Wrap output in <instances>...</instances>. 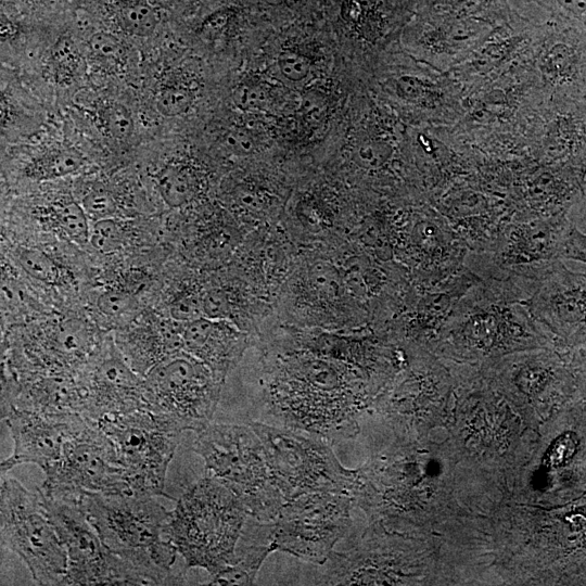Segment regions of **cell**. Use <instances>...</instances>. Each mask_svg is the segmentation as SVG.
Listing matches in <instances>:
<instances>
[{
  "instance_id": "cell-1",
  "label": "cell",
  "mask_w": 586,
  "mask_h": 586,
  "mask_svg": "<svg viewBox=\"0 0 586 586\" xmlns=\"http://www.w3.org/2000/svg\"><path fill=\"white\" fill-rule=\"evenodd\" d=\"M536 347L555 346L530 316L514 275L506 273L479 277L454 305L431 353L444 362L480 369Z\"/></svg>"
},
{
  "instance_id": "cell-2",
  "label": "cell",
  "mask_w": 586,
  "mask_h": 586,
  "mask_svg": "<svg viewBox=\"0 0 586 586\" xmlns=\"http://www.w3.org/2000/svg\"><path fill=\"white\" fill-rule=\"evenodd\" d=\"M446 366L455 380L445 425L448 435L461 460L489 475L505 492L508 472L534 441L537 430L487 384L480 369Z\"/></svg>"
},
{
  "instance_id": "cell-3",
  "label": "cell",
  "mask_w": 586,
  "mask_h": 586,
  "mask_svg": "<svg viewBox=\"0 0 586 586\" xmlns=\"http://www.w3.org/2000/svg\"><path fill=\"white\" fill-rule=\"evenodd\" d=\"M156 497L86 493L79 505L104 546L138 574L142 585L182 584L183 574L174 571L178 552L165 534L169 511Z\"/></svg>"
},
{
  "instance_id": "cell-4",
  "label": "cell",
  "mask_w": 586,
  "mask_h": 586,
  "mask_svg": "<svg viewBox=\"0 0 586 586\" xmlns=\"http://www.w3.org/2000/svg\"><path fill=\"white\" fill-rule=\"evenodd\" d=\"M249 511L242 500L218 480L206 476L189 486L177 500L165 534L191 568L217 575L235 561V548Z\"/></svg>"
},
{
  "instance_id": "cell-5",
  "label": "cell",
  "mask_w": 586,
  "mask_h": 586,
  "mask_svg": "<svg viewBox=\"0 0 586 586\" xmlns=\"http://www.w3.org/2000/svg\"><path fill=\"white\" fill-rule=\"evenodd\" d=\"M480 372L535 430L570 404L576 391L571 355L555 347L513 352Z\"/></svg>"
},
{
  "instance_id": "cell-6",
  "label": "cell",
  "mask_w": 586,
  "mask_h": 586,
  "mask_svg": "<svg viewBox=\"0 0 586 586\" xmlns=\"http://www.w3.org/2000/svg\"><path fill=\"white\" fill-rule=\"evenodd\" d=\"M198 434L193 450L203 458L208 476L234 493L249 514L258 519L276 514L282 495L275 484L263 443L253 428L209 423Z\"/></svg>"
},
{
  "instance_id": "cell-7",
  "label": "cell",
  "mask_w": 586,
  "mask_h": 586,
  "mask_svg": "<svg viewBox=\"0 0 586 586\" xmlns=\"http://www.w3.org/2000/svg\"><path fill=\"white\" fill-rule=\"evenodd\" d=\"M523 304L551 344L565 353H586V273L560 259L513 270Z\"/></svg>"
},
{
  "instance_id": "cell-8",
  "label": "cell",
  "mask_w": 586,
  "mask_h": 586,
  "mask_svg": "<svg viewBox=\"0 0 586 586\" xmlns=\"http://www.w3.org/2000/svg\"><path fill=\"white\" fill-rule=\"evenodd\" d=\"M0 525L2 547L16 553L39 585H61L67 552L50 522L38 491L1 473Z\"/></svg>"
},
{
  "instance_id": "cell-9",
  "label": "cell",
  "mask_w": 586,
  "mask_h": 586,
  "mask_svg": "<svg viewBox=\"0 0 586 586\" xmlns=\"http://www.w3.org/2000/svg\"><path fill=\"white\" fill-rule=\"evenodd\" d=\"M95 423L113 443L131 492L165 496L166 472L182 431L148 409L105 417Z\"/></svg>"
},
{
  "instance_id": "cell-10",
  "label": "cell",
  "mask_w": 586,
  "mask_h": 586,
  "mask_svg": "<svg viewBox=\"0 0 586 586\" xmlns=\"http://www.w3.org/2000/svg\"><path fill=\"white\" fill-rule=\"evenodd\" d=\"M148 409L173 421L182 432H201L215 411L220 380L184 351L160 361L143 377Z\"/></svg>"
},
{
  "instance_id": "cell-11",
  "label": "cell",
  "mask_w": 586,
  "mask_h": 586,
  "mask_svg": "<svg viewBox=\"0 0 586 586\" xmlns=\"http://www.w3.org/2000/svg\"><path fill=\"white\" fill-rule=\"evenodd\" d=\"M260 438L275 484L285 500L314 493H342L355 485L323 445L285 430L253 423Z\"/></svg>"
},
{
  "instance_id": "cell-12",
  "label": "cell",
  "mask_w": 586,
  "mask_h": 586,
  "mask_svg": "<svg viewBox=\"0 0 586 586\" xmlns=\"http://www.w3.org/2000/svg\"><path fill=\"white\" fill-rule=\"evenodd\" d=\"M455 380L446 365L421 349L402 382L381 403V413L399 438H419L446 425Z\"/></svg>"
},
{
  "instance_id": "cell-13",
  "label": "cell",
  "mask_w": 586,
  "mask_h": 586,
  "mask_svg": "<svg viewBox=\"0 0 586 586\" xmlns=\"http://www.w3.org/2000/svg\"><path fill=\"white\" fill-rule=\"evenodd\" d=\"M37 491L67 552V570L61 585H142L137 573L104 546L79 501Z\"/></svg>"
},
{
  "instance_id": "cell-14",
  "label": "cell",
  "mask_w": 586,
  "mask_h": 586,
  "mask_svg": "<svg viewBox=\"0 0 586 586\" xmlns=\"http://www.w3.org/2000/svg\"><path fill=\"white\" fill-rule=\"evenodd\" d=\"M43 473L46 479L38 489L50 497L79 501L86 493L131 492L113 443L89 420Z\"/></svg>"
},
{
  "instance_id": "cell-15",
  "label": "cell",
  "mask_w": 586,
  "mask_h": 586,
  "mask_svg": "<svg viewBox=\"0 0 586 586\" xmlns=\"http://www.w3.org/2000/svg\"><path fill=\"white\" fill-rule=\"evenodd\" d=\"M348 500L339 493L302 495L281 509L273 548L311 562H323L349 524Z\"/></svg>"
},
{
  "instance_id": "cell-16",
  "label": "cell",
  "mask_w": 586,
  "mask_h": 586,
  "mask_svg": "<svg viewBox=\"0 0 586 586\" xmlns=\"http://www.w3.org/2000/svg\"><path fill=\"white\" fill-rule=\"evenodd\" d=\"M571 226L566 215L510 220L487 251L470 252L464 265L477 277L486 278L561 259Z\"/></svg>"
},
{
  "instance_id": "cell-17",
  "label": "cell",
  "mask_w": 586,
  "mask_h": 586,
  "mask_svg": "<svg viewBox=\"0 0 586 586\" xmlns=\"http://www.w3.org/2000/svg\"><path fill=\"white\" fill-rule=\"evenodd\" d=\"M77 380L81 416L89 421L148 409L143 377L130 367L111 339L102 340Z\"/></svg>"
},
{
  "instance_id": "cell-18",
  "label": "cell",
  "mask_w": 586,
  "mask_h": 586,
  "mask_svg": "<svg viewBox=\"0 0 586 586\" xmlns=\"http://www.w3.org/2000/svg\"><path fill=\"white\" fill-rule=\"evenodd\" d=\"M297 368L282 394L281 405L302 426L322 431L349 417L356 395L336 369L324 361L308 360Z\"/></svg>"
},
{
  "instance_id": "cell-19",
  "label": "cell",
  "mask_w": 586,
  "mask_h": 586,
  "mask_svg": "<svg viewBox=\"0 0 586 586\" xmlns=\"http://www.w3.org/2000/svg\"><path fill=\"white\" fill-rule=\"evenodd\" d=\"M13 440V451L1 462V473L33 463L43 472L62 456L65 444L87 425L80 413H38L10 408L1 411Z\"/></svg>"
},
{
  "instance_id": "cell-20",
  "label": "cell",
  "mask_w": 586,
  "mask_h": 586,
  "mask_svg": "<svg viewBox=\"0 0 586 586\" xmlns=\"http://www.w3.org/2000/svg\"><path fill=\"white\" fill-rule=\"evenodd\" d=\"M182 351L204 362L221 380L238 359L242 342L229 327L201 317L179 322Z\"/></svg>"
},
{
  "instance_id": "cell-21",
  "label": "cell",
  "mask_w": 586,
  "mask_h": 586,
  "mask_svg": "<svg viewBox=\"0 0 586 586\" xmlns=\"http://www.w3.org/2000/svg\"><path fill=\"white\" fill-rule=\"evenodd\" d=\"M104 11L124 34L151 37L162 22L161 10L152 0H104Z\"/></svg>"
},
{
  "instance_id": "cell-22",
  "label": "cell",
  "mask_w": 586,
  "mask_h": 586,
  "mask_svg": "<svg viewBox=\"0 0 586 586\" xmlns=\"http://www.w3.org/2000/svg\"><path fill=\"white\" fill-rule=\"evenodd\" d=\"M40 218L48 230L65 241L79 246L88 244L90 219L80 203L75 200L66 198L52 203L42 211Z\"/></svg>"
},
{
  "instance_id": "cell-23",
  "label": "cell",
  "mask_w": 586,
  "mask_h": 586,
  "mask_svg": "<svg viewBox=\"0 0 586 586\" xmlns=\"http://www.w3.org/2000/svg\"><path fill=\"white\" fill-rule=\"evenodd\" d=\"M163 202L171 208L189 204L198 194L200 183L195 171L187 164L169 162L154 175Z\"/></svg>"
},
{
  "instance_id": "cell-24",
  "label": "cell",
  "mask_w": 586,
  "mask_h": 586,
  "mask_svg": "<svg viewBox=\"0 0 586 586\" xmlns=\"http://www.w3.org/2000/svg\"><path fill=\"white\" fill-rule=\"evenodd\" d=\"M85 166L86 158L79 151L60 146L33 158L26 167V175L37 181L54 180L76 175Z\"/></svg>"
},
{
  "instance_id": "cell-25",
  "label": "cell",
  "mask_w": 586,
  "mask_h": 586,
  "mask_svg": "<svg viewBox=\"0 0 586 586\" xmlns=\"http://www.w3.org/2000/svg\"><path fill=\"white\" fill-rule=\"evenodd\" d=\"M273 549L272 545L255 546L246 545L239 540L235 548V561L217 575L212 576L211 585H251L255 575L266 558Z\"/></svg>"
},
{
  "instance_id": "cell-26",
  "label": "cell",
  "mask_w": 586,
  "mask_h": 586,
  "mask_svg": "<svg viewBox=\"0 0 586 586\" xmlns=\"http://www.w3.org/2000/svg\"><path fill=\"white\" fill-rule=\"evenodd\" d=\"M21 268L35 280L55 285L62 280V271L48 254L40 250L21 246L15 252Z\"/></svg>"
},
{
  "instance_id": "cell-27",
  "label": "cell",
  "mask_w": 586,
  "mask_h": 586,
  "mask_svg": "<svg viewBox=\"0 0 586 586\" xmlns=\"http://www.w3.org/2000/svg\"><path fill=\"white\" fill-rule=\"evenodd\" d=\"M127 240L126 224L113 217L93 221L88 244L101 254H112L124 247Z\"/></svg>"
},
{
  "instance_id": "cell-28",
  "label": "cell",
  "mask_w": 586,
  "mask_h": 586,
  "mask_svg": "<svg viewBox=\"0 0 586 586\" xmlns=\"http://www.w3.org/2000/svg\"><path fill=\"white\" fill-rule=\"evenodd\" d=\"M339 15L344 23L364 31L379 29L382 23L379 0H341Z\"/></svg>"
},
{
  "instance_id": "cell-29",
  "label": "cell",
  "mask_w": 586,
  "mask_h": 586,
  "mask_svg": "<svg viewBox=\"0 0 586 586\" xmlns=\"http://www.w3.org/2000/svg\"><path fill=\"white\" fill-rule=\"evenodd\" d=\"M79 67V54L74 41L63 36L54 44L48 61V73L59 84H66L74 79Z\"/></svg>"
},
{
  "instance_id": "cell-30",
  "label": "cell",
  "mask_w": 586,
  "mask_h": 586,
  "mask_svg": "<svg viewBox=\"0 0 586 586\" xmlns=\"http://www.w3.org/2000/svg\"><path fill=\"white\" fill-rule=\"evenodd\" d=\"M88 49L90 56L106 67L120 64L126 55L124 42L105 30L95 31L89 37Z\"/></svg>"
},
{
  "instance_id": "cell-31",
  "label": "cell",
  "mask_w": 586,
  "mask_h": 586,
  "mask_svg": "<svg viewBox=\"0 0 586 586\" xmlns=\"http://www.w3.org/2000/svg\"><path fill=\"white\" fill-rule=\"evenodd\" d=\"M80 205L92 221L116 217L118 211L114 194L101 184L88 189L80 200Z\"/></svg>"
},
{
  "instance_id": "cell-32",
  "label": "cell",
  "mask_w": 586,
  "mask_h": 586,
  "mask_svg": "<svg viewBox=\"0 0 586 586\" xmlns=\"http://www.w3.org/2000/svg\"><path fill=\"white\" fill-rule=\"evenodd\" d=\"M192 91L180 84L164 86L156 98L157 111L167 117H174L186 113L193 103Z\"/></svg>"
},
{
  "instance_id": "cell-33",
  "label": "cell",
  "mask_w": 586,
  "mask_h": 586,
  "mask_svg": "<svg viewBox=\"0 0 586 586\" xmlns=\"http://www.w3.org/2000/svg\"><path fill=\"white\" fill-rule=\"evenodd\" d=\"M98 310L109 319H125L137 309L132 295L118 289H107L97 298Z\"/></svg>"
},
{
  "instance_id": "cell-34",
  "label": "cell",
  "mask_w": 586,
  "mask_h": 586,
  "mask_svg": "<svg viewBox=\"0 0 586 586\" xmlns=\"http://www.w3.org/2000/svg\"><path fill=\"white\" fill-rule=\"evenodd\" d=\"M102 126L113 138L125 140L133 132V118L130 111L123 104L113 102L103 107L100 114Z\"/></svg>"
},
{
  "instance_id": "cell-35",
  "label": "cell",
  "mask_w": 586,
  "mask_h": 586,
  "mask_svg": "<svg viewBox=\"0 0 586 586\" xmlns=\"http://www.w3.org/2000/svg\"><path fill=\"white\" fill-rule=\"evenodd\" d=\"M232 99L241 110L257 111L268 105L270 94L266 86L260 82L243 81L233 90Z\"/></svg>"
},
{
  "instance_id": "cell-36",
  "label": "cell",
  "mask_w": 586,
  "mask_h": 586,
  "mask_svg": "<svg viewBox=\"0 0 586 586\" xmlns=\"http://www.w3.org/2000/svg\"><path fill=\"white\" fill-rule=\"evenodd\" d=\"M392 149L380 141L367 140L360 142L353 151L354 163L364 169H378L391 157Z\"/></svg>"
},
{
  "instance_id": "cell-37",
  "label": "cell",
  "mask_w": 586,
  "mask_h": 586,
  "mask_svg": "<svg viewBox=\"0 0 586 586\" xmlns=\"http://www.w3.org/2000/svg\"><path fill=\"white\" fill-rule=\"evenodd\" d=\"M278 66L286 79L301 81L308 76L311 63L308 58L294 50H283L278 56Z\"/></svg>"
},
{
  "instance_id": "cell-38",
  "label": "cell",
  "mask_w": 586,
  "mask_h": 586,
  "mask_svg": "<svg viewBox=\"0 0 586 586\" xmlns=\"http://www.w3.org/2000/svg\"><path fill=\"white\" fill-rule=\"evenodd\" d=\"M310 278L318 291L327 296H335L340 289V277L336 269L328 263H317L311 267Z\"/></svg>"
},
{
  "instance_id": "cell-39",
  "label": "cell",
  "mask_w": 586,
  "mask_h": 586,
  "mask_svg": "<svg viewBox=\"0 0 586 586\" xmlns=\"http://www.w3.org/2000/svg\"><path fill=\"white\" fill-rule=\"evenodd\" d=\"M561 258L586 264V234L573 224L565 235Z\"/></svg>"
},
{
  "instance_id": "cell-40",
  "label": "cell",
  "mask_w": 586,
  "mask_h": 586,
  "mask_svg": "<svg viewBox=\"0 0 586 586\" xmlns=\"http://www.w3.org/2000/svg\"><path fill=\"white\" fill-rule=\"evenodd\" d=\"M225 148L237 155H247L255 148V141L252 135L241 128L228 131L222 140Z\"/></svg>"
},
{
  "instance_id": "cell-41",
  "label": "cell",
  "mask_w": 586,
  "mask_h": 586,
  "mask_svg": "<svg viewBox=\"0 0 586 586\" xmlns=\"http://www.w3.org/2000/svg\"><path fill=\"white\" fill-rule=\"evenodd\" d=\"M396 92L403 100L419 102L429 92L426 85L412 76H403L396 81Z\"/></svg>"
},
{
  "instance_id": "cell-42",
  "label": "cell",
  "mask_w": 586,
  "mask_h": 586,
  "mask_svg": "<svg viewBox=\"0 0 586 586\" xmlns=\"http://www.w3.org/2000/svg\"><path fill=\"white\" fill-rule=\"evenodd\" d=\"M202 307L207 318L221 319L228 313V301L221 291L212 290L202 297Z\"/></svg>"
},
{
  "instance_id": "cell-43",
  "label": "cell",
  "mask_w": 586,
  "mask_h": 586,
  "mask_svg": "<svg viewBox=\"0 0 586 586\" xmlns=\"http://www.w3.org/2000/svg\"><path fill=\"white\" fill-rule=\"evenodd\" d=\"M327 110L326 101L319 92L309 91L302 100V111L308 122L319 120Z\"/></svg>"
},
{
  "instance_id": "cell-44",
  "label": "cell",
  "mask_w": 586,
  "mask_h": 586,
  "mask_svg": "<svg viewBox=\"0 0 586 586\" xmlns=\"http://www.w3.org/2000/svg\"><path fill=\"white\" fill-rule=\"evenodd\" d=\"M12 7H15L21 10H26L29 12H40V11H51L59 10L73 0H5Z\"/></svg>"
},
{
  "instance_id": "cell-45",
  "label": "cell",
  "mask_w": 586,
  "mask_h": 586,
  "mask_svg": "<svg viewBox=\"0 0 586 586\" xmlns=\"http://www.w3.org/2000/svg\"><path fill=\"white\" fill-rule=\"evenodd\" d=\"M576 181H579L586 204V161H583L575 171Z\"/></svg>"
}]
</instances>
